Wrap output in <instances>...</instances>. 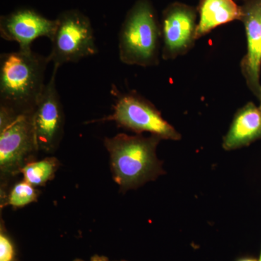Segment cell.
<instances>
[{"label": "cell", "instance_id": "cell-1", "mask_svg": "<svg viewBox=\"0 0 261 261\" xmlns=\"http://www.w3.org/2000/svg\"><path fill=\"white\" fill-rule=\"evenodd\" d=\"M47 56L32 49L0 56V108L18 115L32 114L45 87Z\"/></svg>", "mask_w": 261, "mask_h": 261}, {"label": "cell", "instance_id": "cell-2", "mask_svg": "<svg viewBox=\"0 0 261 261\" xmlns=\"http://www.w3.org/2000/svg\"><path fill=\"white\" fill-rule=\"evenodd\" d=\"M161 140L155 135L126 134L105 139L113 178L120 192L136 190L166 173L156 152Z\"/></svg>", "mask_w": 261, "mask_h": 261}, {"label": "cell", "instance_id": "cell-3", "mask_svg": "<svg viewBox=\"0 0 261 261\" xmlns=\"http://www.w3.org/2000/svg\"><path fill=\"white\" fill-rule=\"evenodd\" d=\"M161 23L149 0H137L128 10L118 34V54L124 64L142 67L159 63Z\"/></svg>", "mask_w": 261, "mask_h": 261}, {"label": "cell", "instance_id": "cell-4", "mask_svg": "<svg viewBox=\"0 0 261 261\" xmlns=\"http://www.w3.org/2000/svg\"><path fill=\"white\" fill-rule=\"evenodd\" d=\"M38 152L32 114L18 116L0 108V197Z\"/></svg>", "mask_w": 261, "mask_h": 261}, {"label": "cell", "instance_id": "cell-5", "mask_svg": "<svg viewBox=\"0 0 261 261\" xmlns=\"http://www.w3.org/2000/svg\"><path fill=\"white\" fill-rule=\"evenodd\" d=\"M57 27L50 39L51 51L48 56L53 65L77 63L97 54L93 27L90 19L79 10H68L58 15Z\"/></svg>", "mask_w": 261, "mask_h": 261}, {"label": "cell", "instance_id": "cell-6", "mask_svg": "<svg viewBox=\"0 0 261 261\" xmlns=\"http://www.w3.org/2000/svg\"><path fill=\"white\" fill-rule=\"evenodd\" d=\"M116 102L113 113L97 121H113L117 126L132 130L136 135L149 132L161 140L177 141L181 135L163 118L152 103L136 92L119 93L114 87Z\"/></svg>", "mask_w": 261, "mask_h": 261}, {"label": "cell", "instance_id": "cell-7", "mask_svg": "<svg viewBox=\"0 0 261 261\" xmlns=\"http://www.w3.org/2000/svg\"><path fill=\"white\" fill-rule=\"evenodd\" d=\"M60 67L53 65L50 80L32 114L33 128L39 151L53 154L60 147L64 135L65 114L56 86Z\"/></svg>", "mask_w": 261, "mask_h": 261}, {"label": "cell", "instance_id": "cell-8", "mask_svg": "<svg viewBox=\"0 0 261 261\" xmlns=\"http://www.w3.org/2000/svg\"><path fill=\"white\" fill-rule=\"evenodd\" d=\"M198 23L197 8L173 3L163 10L161 29V56L165 61L186 54L195 44Z\"/></svg>", "mask_w": 261, "mask_h": 261}, {"label": "cell", "instance_id": "cell-9", "mask_svg": "<svg viewBox=\"0 0 261 261\" xmlns=\"http://www.w3.org/2000/svg\"><path fill=\"white\" fill-rule=\"evenodd\" d=\"M57 27V20H51L32 8L15 10L0 18V36L19 44V49H32L38 38L51 39Z\"/></svg>", "mask_w": 261, "mask_h": 261}, {"label": "cell", "instance_id": "cell-10", "mask_svg": "<svg viewBox=\"0 0 261 261\" xmlns=\"http://www.w3.org/2000/svg\"><path fill=\"white\" fill-rule=\"evenodd\" d=\"M240 20L245 25L247 53L241 71L248 88L261 101V0H243Z\"/></svg>", "mask_w": 261, "mask_h": 261}, {"label": "cell", "instance_id": "cell-11", "mask_svg": "<svg viewBox=\"0 0 261 261\" xmlns=\"http://www.w3.org/2000/svg\"><path fill=\"white\" fill-rule=\"evenodd\" d=\"M261 138V109L248 102L235 115L229 130L224 137L223 147L231 151L250 145Z\"/></svg>", "mask_w": 261, "mask_h": 261}, {"label": "cell", "instance_id": "cell-12", "mask_svg": "<svg viewBox=\"0 0 261 261\" xmlns=\"http://www.w3.org/2000/svg\"><path fill=\"white\" fill-rule=\"evenodd\" d=\"M197 9L199 15L197 40L218 27L240 20L242 17L241 6L233 0H200Z\"/></svg>", "mask_w": 261, "mask_h": 261}, {"label": "cell", "instance_id": "cell-13", "mask_svg": "<svg viewBox=\"0 0 261 261\" xmlns=\"http://www.w3.org/2000/svg\"><path fill=\"white\" fill-rule=\"evenodd\" d=\"M61 162L56 157H47L39 161H33L21 170L23 180L32 186L44 187L48 181L56 176L61 166Z\"/></svg>", "mask_w": 261, "mask_h": 261}, {"label": "cell", "instance_id": "cell-14", "mask_svg": "<svg viewBox=\"0 0 261 261\" xmlns=\"http://www.w3.org/2000/svg\"><path fill=\"white\" fill-rule=\"evenodd\" d=\"M40 191L37 187L32 186L29 182L23 180L17 182L13 187L8 189V192L1 197V208L6 206H12L13 208L25 206L37 202Z\"/></svg>", "mask_w": 261, "mask_h": 261}, {"label": "cell", "instance_id": "cell-15", "mask_svg": "<svg viewBox=\"0 0 261 261\" xmlns=\"http://www.w3.org/2000/svg\"><path fill=\"white\" fill-rule=\"evenodd\" d=\"M0 261H19L14 241L5 228L3 221L0 226Z\"/></svg>", "mask_w": 261, "mask_h": 261}, {"label": "cell", "instance_id": "cell-16", "mask_svg": "<svg viewBox=\"0 0 261 261\" xmlns=\"http://www.w3.org/2000/svg\"><path fill=\"white\" fill-rule=\"evenodd\" d=\"M74 261H87V260H81V259H77V260H75ZM89 261H111L108 260L107 257H103V256H98V255H96V256L92 257V258H91L90 260ZM121 261H124V260H121Z\"/></svg>", "mask_w": 261, "mask_h": 261}, {"label": "cell", "instance_id": "cell-17", "mask_svg": "<svg viewBox=\"0 0 261 261\" xmlns=\"http://www.w3.org/2000/svg\"><path fill=\"white\" fill-rule=\"evenodd\" d=\"M238 261H257L255 258H252V257H245V258L240 259Z\"/></svg>", "mask_w": 261, "mask_h": 261}, {"label": "cell", "instance_id": "cell-18", "mask_svg": "<svg viewBox=\"0 0 261 261\" xmlns=\"http://www.w3.org/2000/svg\"><path fill=\"white\" fill-rule=\"evenodd\" d=\"M257 261H261V252H260V257H259V259H258V260H257Z\"/></svg>", "mask_w": 261, "mask_h": 261}, {"label": "cell", "instance_id": "cell-19", "mask_svg": "<svg viewBox=\"0 0 261 261\" xmlns=\"http://www.w3.org/2000/svg\"><path fill=\"white\" fill-rule=\"evenodd\" d=\"M259 107H260V109H261V102H260V106H259Z\"/></svg>", "mask_w": 261, "mask_h": 261}, {"label": "cell", "instance_id": "cell-20", "mask_svg": "<svg viewBox=\"0 0 261 261\" xmlns=\"http://www.w3.org/2000/svg\"><path fill=\"white\" fill-rule=\"evenodd\" d=\"M260 102H261V101H260Z\"/></svg>", "mask_w": 261, "mask_h": 261}]
</instances>
